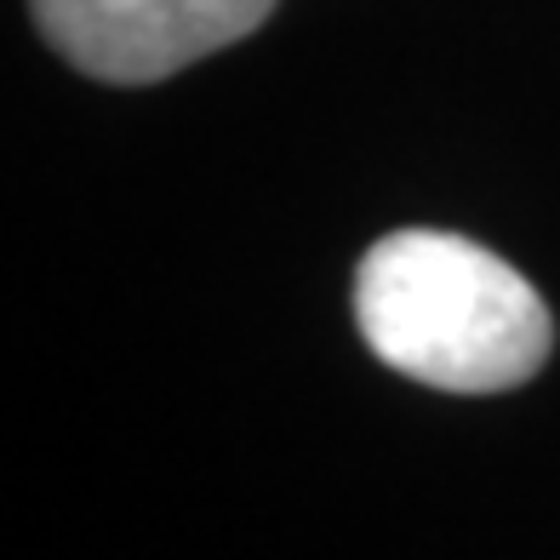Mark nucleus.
<instances>
[{
  "label": "nucleus",
  "instance_id": "nucleus-1",
  "mask_svg": "<svg viewBox=\"0 0 560 560\" xmlns=\"http://www.w3.org/2000/svg\"><path fill=\"white\" fill-rule=\"evenodd\" d=\"M354 320L384 366L446 395H498L549 361L544 298L498 252L441 229H395L354 275Z\"/></svg>",
  "mask_w": 560,
  "mask_h": 560
},
{
  "label": "nucleus",
  "instance_id": "nucleus-2",
  "mask_svg": "<svg viewBox=\"0 0 560 560\" xmlns=\"http://www.w3.org/2000/svg\"><path fill=\"white\" fill-rule=\"evenodd\" d=\"M40 35L92 81L143 86L223 52L275 12V0H30Z\"/></svg>",
  "mask_w": 560,
  "mask_h": 560
}]
</instances>
